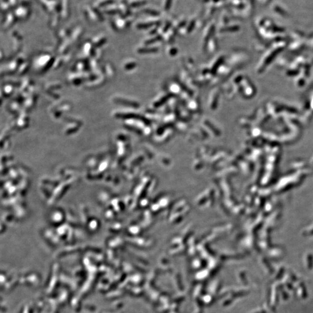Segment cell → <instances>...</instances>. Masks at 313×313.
Returning <instances> with one entry per match:
<instances>
[{"mask_svg":"<svg viewBox=\"0 0 313 313\" xmlns=\"http://www.w3.org/2000/svg\"><path fill=\"white\" fill-rule=\"evenodd\" d=\"M84 11L85 16L92 22H97L98 20H103V13L95 5H87L84 7Z\"/></svg>","mask_w":313,"mask_h":313,"instance_id":"cell-1","label":"cell"},{"mask_svg":"<svg viewBox=\"0 0 313 313\" xmlns=\"http://www.w3.org/2000/svg\"><path fill=\"white\" fill-rule=\"evenodd\" d=\"M42 7L49 13L60 12V1L59 0H39Z\"/></svg>","mask_w":313,"mask_h":313,"instance_id":"cell-2","label":"cell"},{"mask_svg":"<svg viewBox=\"0 0 313 313\" xmlns=\"http://www.w3.org/2000/svg\"><path fill=\"white\" fill-rule=\"evenodd\" d=\"M13 13L16 19L23 20L29 18L31 14V11L28 6L21 5L15 8Z\"/></svg>","mask_w":313,"mask_h":313,"instance_id":"cell-3","label":"cell"},{"mask_svg":"<svg viewBox=\"0 0 313 313\" xmlns=\"http://www.w3.org/2000/svg\"><path fill=\"white\" fill-rule=\"evenodd\" d=\"M60 13L63 19H67L70 15V6L69 0H61Z\"/></svg>","mask_w":313,"mask_h":313,"instance_id":"cell-4","label":"cell"},{"mask_svg":"<svg viewBox=\"0 0 313 313\" xmlns=\"http://www.w3.org/2000/svg\"><path fill=\"white\" fill-rule=\"evenodd\" d=\"M102 13L103 14H107V15H114L119 12V9L113 3L112 4H110L108 6H106L102 8Z\"/></svg>","mask_w":313,"mask_h":313,"instance_id":"cell-5","label":"cell"},{"mask_svg":"<svg viewBox=\"0 0 313 313\" xmlns=\"http://www.w3.org/2000/svg\"><path fill=\"white\" fill-rule=\"evenodd\" d=\"M16 17L13 13L12 12H8L6 15V18H5V26H11V25H12L13 23H15V21H16Z\"/></svg>","mask_w":313,"mask_h":313,"instance_id":"cell-6","label":"cell"},{"mask_svg":"<svg viewBox=\"0 0 313 313\" xmlns=\"http://www.w3.org/2000/svg\"><path fill=\"white\" fill-rule=\"evenodd\" d=\"M114 2V0H97L94 5L99 9L103 8L106 6L113 4Z\"/></svg>","mask_w":313,"mask_h":313,"instance_id":"cell-7","label":"cell"},{"mask_svg":"<svg viewBox=\"0 0 313 313\" xmlns=\"http://www.w3.org/2000/svg\"><path fill=\"white\" fill-rule=\"evenodd\" d=\"M12 8L11 5L8 1H2L1 3V9L2 12H8L10 9Z\"/></svg>","mask_w":313,"mask_h":313,"instance_id":"cell-8","label":"cell"},{"mask_svg":"<svg viewBox=\"0 0 313 313\" xmlns=\"http://www.w3.org/2000/svg\"><path fill=\"white\" fill-rule=\"evenodd\" d=\"M31 2H32V0H20L21 4L22 5H23V6H28V5L32 3Z\"/></svg>","mask_w":313,"mask_h":313,"instance_id":"cell-9","label":"cell"},{"mask_svg":"<svg viewBox=\"0 0 313 313\" xmlns=\"http://www.w3.org/2000/svg\"><path fill=\"white\" fill-rule=\"evenodd\" d=\"M18 1L19 0H8V2L9 3L12 7H13L16 6V5L18 4Z\"/></svg>","mask_w":313,"mask_h":313,"instance_id":"cell-10","label":"cell"}]
</instances>
